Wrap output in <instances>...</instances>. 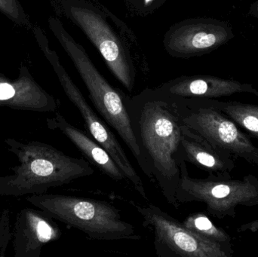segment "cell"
Masks as SVG:
<instances>
[{
    "label": "cell",
    "instance_id": "13",
    "mask_svg": "<svg viewBox=\"0 0 258 257\" xmlns=\"http://www.w3.org/2000/svg\"><path fill=\"white\" fill-rule=\"evenodd\" d=\"M211 101L216 108L225 113L238 126L258 140V105L239 101Z\"/></svg>",
    "mask_w": 258,
    "mask_h": 257
},
{
    "label": "cell",
    "instance_id": "5",
    "mask_svg": "<svg viewBox=\"0 0 258 257\" xmlns=\"http://www.w3.org/2000/svg\"><path fill=\"white\" fill-rule=\"evenodd\" d=\"M180 178L176 192L179 205L202 202L209 215L218 219L235 217L238 206H258V178L247 175L242 180L222 179L208 177L206 179L191 178L186 162L180 165Z\"/></svg>",
    "mask_w": 258,
    "mask_h": 257
},
{
    "label": "cell",
    "instance_id": "10",
    "mask_svg": "<svg viewBox=\"0 0 258 257\" xmlns=\"http://www.w3.org/2000/svg\"><path fill=\"white\" fill-rule=\"evenodd\" d=\"M156 89L166 95L183 98L217 99L242 93L258 98V90L252 84L213 75H183Z\"/></svg>",
    "mask_w": 258,
    "mask_h": 257
},
{
    "label": "cell",
    "instance_id": "11",
    "mask_svg": "<svg viewBox=\"0 0 258 257\" xmlns=\"http://www.w3.org/2000/svg\"><path fill=\"white\" fill-rule=\"evenodd\" d=\"M183 158L214 178L229 179L235 167L234 157L216 149L183 125L181 137Z\"/></svg>",
    "mask_w": 258,
    "mask_h": 257
},
{
    "label": "cell",
    "instance_id": "19",
    "mask_svg": "<svg viewBox=\"0 0 258 257\" xmlns=\"http://www.w3.org/2000/svg\"><path fill=\"white\" fill-rule=\"evenodd\" d=\"M248 15L252 17V18H255L258 22V0H256L255 2L251 3L249 9H248Z\"/></svg>",
    "mask_w": 258,
    "mask_h": 257
},
{
    "label": "cell",
    "instance_id": "16",
    "mask_svg": "<svg viewBox=\"0 0 258 257\" xmlns=\"http://www.w3.org/2000/svg\"><path fill=\"white\" fill-rule=\"evenodd\" d=\"M35 229L38 239L42 243H47L51 240L56 239L59 234H60L55 226L42 219H37L35 224Z\"/></svg>",
    "mask_w": 258,
    "mask_h": 257
},
{
    "label": "cell",
    "instance_id": "17",
    "mask_svg": "<svg viewBox=\"0 0 258 257\" xmlns=\"http://www.w3.org/2000/svg\"><path fill=\"white\" fill-rule=\"evenodd\" d=\"M15 91L7 83H0V100H8L15 95Z\"/></svg>",
    "mask_w": 258,
    "mask_h": 257
},
{
    "label": "cell",
    "instance_id": "14",
    "mask_svg": "<svg viewBox=\"0 0 258 257\" xmlns=\"http://www.w3.org/2000/svg\"><path fill=\"white\" fill-rule=\"evenodd\" d=\"M183 224L197 235L212 242L232 248V238L224 229L217 226L206 214L194 213L188 216Z\"/></svg>",
    "mask_w": 258,
    "mask_h": 257
},
{
    "label": "cell",
    "instance_id": "4",
    "mask_svg": "<svg viewBox=\"0 0 258 257\" xmlns=\"http://www.w3.org/2000/svg\"><path fill=\"white\" fill-rule=\"evenodd\" d=\"M172 97L185 126L216 149L258 167L257 146L211 99Z\"/></svg>",
    "mask_w": 258,
    "mask_h": 257
},
{
    "label": "cell",
    "instance_id": "12",
    "mask_svg": "<svg viewBox=\"0 0 258 257\" xmlns=\"http://www.w3.org/2000/svg\"><path fill=\"white\" fill-rule=\"evenodd\" d=\"M54 125L77 146L89 162L100 169L113 181L126 180L125 175L109 152L95 139L71 125L61 116H57Z\"/></svg>",
    "mask_w": 258,
    "mask_h": 257
},
{
    "label": "cell",
    "instance_id": "1",
    "mask_svg": "<svg viewBox=\"0 0 258 257\" xmlns=\"http://www.w3.org/2000/svg\"><path fill=\"white\" fill-rule=\"evenodd\" d=\"M128 107L134 132L154 181L167 202L179 208L176 192L183 158V124L172 96L147 89L128 97Z\"/></svg>",
    "mask_w": 258,
    "mask_h": 257
},
{
    "label": "cell",
    "instance_id": "8",
    "mask_svg": "<svg viewBox=\"0 0 258 257\" xmlns=\"http://www.w3.org/2000/svg\"><path fill=\"white\" fill-rule=\"evenodd\" d=\"M235 37L231 25L216 18H188L173 24L163 38L165 51L176 58L209 54Z\"/></svg>",
    "mask_w": 258,
    "mask_h": 257
},
{
    "label": "cell",
    "instance_id": "18",
    "mask_svg": "<svg viewBox=\"0 0 258 257\" xmlns=\"http://www.w3.org/2000/svg\"><path fill=\"white\" fill-rule=\"evenodd\" d=\"M247 231H250L253 233L258 232V220H253V221L249 222V223L242 224L237 229L238 233H242V232H245Z\"/></svg>",
    "mask_w": 258,
    "mask_h": 257
},
{
    "label": "cell",
    "instance_id": "6",
    "mask_svg": "<svg viewBox=\"0 0 258 257\" xmlns=\"http://www.w3.org/2000/svg\"><path fill=\"white\" fill-rule=\"evenodd\" d=\"M50 202V210L56 217L81 231L89 239H141L135 226L123 220L119 209L109 202L77 196H57Z\"/></svg>",
    "mask_w": 258,
    "mask_h": 257
},
{
    "label": "cell",
    "instance_id": "15",
    "mask_svg": "<svg viewBox=\"0 0 258 257\" xmlns=\"http://www.w3.org/2000/svg\"><path fill=\"white\" fill-rule=\"evenodd\" d=\"M129 12L140 17L153 15L161 9L167 0H123Z\"/></svg>",
    "mask_w": 258,
    "mask_h": 257
},
{
    "label": "cell",
    "instance_id": "2",
    "mask_svg": "<svg viewBox=\"0 0 258 257\" xmlns=\"http://www.w3.org/2000/svg\"><path fill=\"white\" fill-rule=\"evenodd\" d=\"M60 37L83 79L91 101L106 123L117 133L132 152L143 173L151 181L147 161L134 132L128 107V97L110 84L98 71L84 47L63 30Z\"/></svg>",
    "mask_w": 258,
    "mask_h": 257
},
{
    "label": "cell",
    "instance_id": "7",
    "mask_svg": "<svg viewBox=\"0 0 258 257\" xmlns=\"http://www.w3.org/2000/svg\"><path fill=\"white\" fill-rule=\"evenodd\" d=\"M144 222L154 235V247L159 257H232L233 249L212 242L185 227L153 204L135 205Z\"/></svg>",
    "mask_w": 258,
    "mask_h": 257
},
{
    "label": "cell",
    "instance_id": "3",
    "mask_svg": "<svg viewBox=\"0 0 258 257\" xmlns=\"http://www.w3.org/2000/svg\"><path fill=\"white\" fill-rule=\"evenodd\" d=\"M67 14L104 58L115 78L129 92L136 81L135 63L128 44L110 22L109 12L89 0H68Z\"/></svg>",
    "mask_w": 258,
    "mask_h": 257
},
{
    "label": "cell",
    "instance_id": "9",
    "mask_svg": "<svg viewBox=\"0 0 258 257\" xmlns=\"http://www.w3.org/2000/svg\"><path fill=\"white\" fill-rule=\"evenodd\" d=\"M65 92L71 102L78 109L85 122V126L92 138L109 152L115 162L125 175L127 181L134 187L138 194L147 200V194L141 177L137 173L133 164L129 160L125 149L117 140L110 126L101 119L98 113L89 105L87 100L67 72L60 70Z\"/></svg>",
    "mask_w": 258,
    "mask_h": 257
}]
</instances>
